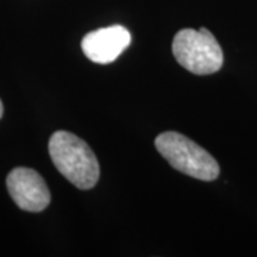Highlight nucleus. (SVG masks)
<instances>
[{"mask_svg": "<svg viewBox=\"0 0 257 257\" xmlns=\"http://www.w3.org/2000/svg\"><path fill=\"white\" fill-rule=\"evenodd\" d=\"M130 42L132 36L127 29L116 25L87 33L82 40V50L94 63L107 64L114 62Z\"/></svg>", "mask_w": 257, "mask_h": 257, "instance_id": "obj_5", "label": "nucleus"}, {"mask_svg": "<svg viewBox=\"0 0 257 257\" xmlns=\"http://www.w3.org/2000/svg\"><path fill=\"white\" fill-rule=\"evenodd\" d=\"M8 190L22 210L42 211L50 203V190L42 176L33 169L16 167L6 179Z\"/></svg>", "mask_w": 257, "mask_h": 257, "instance_id": "obj_4", "label": "nucleus"}, {"mask_svg": "<svg viewBox=\"0 0 257 257\" xmlns=\"http://www.w3.org/2000/svg\"><path fill=\"white\" fill-rule=\"evenodd\" d=\"M157 152L169 165L194 179L211 182L220 173L216 159L193 140L176 132H166L156 138Z\"/></svg>", "mask_w": 257, "mask_h": 257, "instance_id": "obj_2", "label": "nucleus"}, {"mask_svg": "<svg viewBox=\"0 0 257 257\" xmlns=\"http://www.w3.org/2000/svg\"><path fill=\"white\" fill-rule=\"evenodd\" d=\"M173 55L179 64L194 74H211L223 66V50L207 29H183L173 39Z\"/></svg>", "mask_w": 257, "mask_h": 257, "instance_id": "obj_3", "label": "nucleus"}, {"mask_svg": "<svg viewBox=\"0 0 257 257\" xmlns=\"http://www.w3.org/2000/svg\"><path fill=\"white\" fill-rule=\"evenodd\" d=\"M49 155L56 169L76 187L87 190L96 186L100 166L84 140L70 132L59 130L49 140Z\"/></svg>", "mask_w": 257, "mask_h": 257, "instance_id": "obj_1", "label": "nucleus"}, {"mask_svg": "<svg viewBox=\"0 0 257 257\" xmlns=\"http://www.w3.org/2000/svg\"><path fill=\"white\" fill-rule=\"evenodd\" d=\"M3 116V104H2V100H0V119Z\"/></svg>", "mask_w": 257, "mask_h": 257, "instance_id": "obj_6", "label": "nucleus"}]
</instances>
